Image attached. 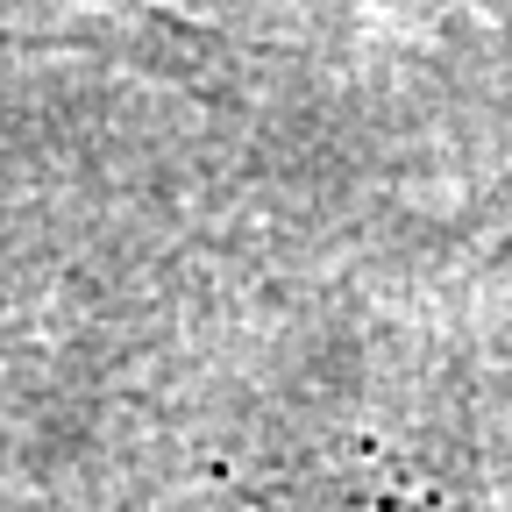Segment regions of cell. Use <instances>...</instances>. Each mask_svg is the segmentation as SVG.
I'll return each mask as SVG.
<instances>
[{
  "label": "cell",
  "instance_id": "1",
  "mask_svg": "<svg viewBox=\"0 0 512 512\" xmlns=\"http://www.w3.org/2000/svg\"><path fill=\"white\" fill-rule=\"evenodd\" d=\"M0 43L8 50H79V57H128L157 79L207 86L228 43L200 22L171 15L164 0H0Z\"/></svg>",
  "mask_w": 512,
  "mask_h": 512
}]
</instances>
